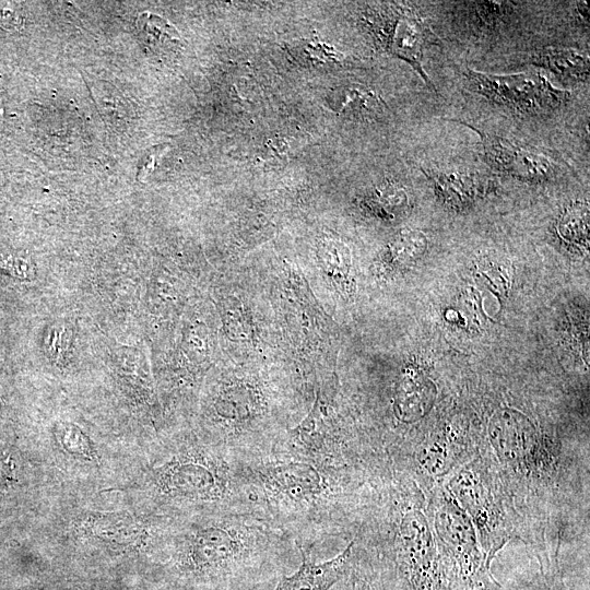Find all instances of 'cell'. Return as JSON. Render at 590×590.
<instances>
[{
	"label": "cell",
	"mask_w": 590,
	"mask_h": 590,
	"mask_svg": "<svg viewBox=\"0 0 590 590\" xmlns=\"http://www.w3.org/2000/svg\"><path fill=\"white\" fill-rule=\"evenodd\" d=\"M475 131L482 141V158L498 172L530 182L551 179L557 172L553 160L536 148Z\"/></svg>",
	"instance_id": "8"
},
{
	"label": "cell",
	"mask_w": 590,
	"mask_h": 590,
	"mask_svg": "<svg viewBox=\"0 0 590 590\" xmlns=\"http://www.w3.org/2000/svg\"><path fill=\"white\" fill-rule=\"evenodd\" d=\"M138 38L143 48L155 55L170 54L181 45L177 30L165 19L144 12L135 23Z\"/></svg>",
	"instance_id": "14"
},
{
	"label": "cell",
	"mask_w": 590,
	"mask_h": 590,
	"mask_svg": "<svg viewBox=\"0 0 590 590\" xmlns=\"http://www.w3.org/2000/svg\"><path fill=\"white\" fill-rule=\"evenodd\" d=\"M318 256L331 276L345 274L346 267L349 268V258L342 244L326 239L318 247Z\"/></svg>",
	"instance_id": "17"
},
{
	"label": "cell",
	"mask_w": 590,
	"mask_h": 590,
	"mask_svg": "<svg viewBox=\"0 0 590 590\" xmlns=\"http://www.w3.org/2000/svg\"><path fill=\"white\" fill-rule=\"evenodd\" d=\"M370 26L386 49L410 63L424 82L434 88L422 67V60L424 50L436 40L418 13L410 7L389 5L370 20Z\"/></svg>",
	"instance_id": "6"
},
{
	"label": "cell",
	"mask_w": 590,
	"mask_h": 590,
	"mask_svg": "<svg viewBox=\"0 0 590 590\" xmlns=\"http://www.w3.org/2000/svg\"><path fill=\"white\" fill-rule=\"evenodd\" d=\"M429 527L420 511L408 514L401 527L397 566L403 590H448Z\"/></svg>",
	"instance_id": "4"
},
{
	"label": "cell",
	"mask_w": 590,
	"mask_h": 590,
	"mask_svg": "<svg viewBox=\"0 0 590 590\" xmlns=\"http://www.w3.org/2000/svg\"><path fill=\"white\" fill-rule=\"evenodd\" d=\"M34 590H92V588H87V587L79 588V587L66 586V587H57V588L37 587Z\"/></svg>",
	"instance_id": "21"
},
{
	"label": "cell",
	"mask_w": 590,
	"mask_h": 590,
	"mask_svg": "<svg viewBox=\"0 0 590 590\" xmlns=\"http://www.w3.org/2000/svg\"><path fill=\"white\" fill-rule=\"evenodd\" d=\"M83 526L92 538L113 545H134L143 538V528L128 512H92Z\"/></svg>",
	"instance_id": "10"
},
{
	"label": "cell",
	"mask_w": 590,
	"mask_h": 590,
	"mask_svg": "<svg viewBox=\"0 0 590 590\" xmlns=\"http://www.w3.org/2000/svg\"><path fill=\"white\" fill-rule=\"evenodd\" d=\"M449 492L472 521L488 565L509 539L507 511L496 483L481 462L463 467Z\"/></svg>",
	"instance_id": "2"
},
{
	"label": "cell",
	"mask_w": 590,
	"mask_h": 590,
	"mask_svg": "<svg viewBox=\"0 0 590 590\" xmlns=\"http://www.w3.org/2000/svg\"><path fill=\"white\" fill-rule=\"evenodd\" d=\"M471 86L491 102L522 114H544L566 104L570 94L555 87L539 71L495 75L467 70Z\"/></svg>",
	"instance_id": "3"
},
{
	"label": "cell",
	"mask_w": 590,
	"mask_h": 590,
	"mask_svg": "<svg viewBox=\"0 0 590 590\" xmlns=\"http://www.w3.org/2000/svg\"><path fill=\"white\" fill-rule=\"evenodd\" d=\"M436 194L452 208L462 209L475 201L486 187L482 177L462 172L429 170Z\"/></svg>",
	"instance_id": "11"
},
{
	"label": "cell",
	"mask_w": 590,
	"mask_h": 590,
	"mask_svg": "<svg viewBox=\"0 0 590 590\" xmlns=\"http://www.w3.org/2000/svg\"><path fill=\"white\" fill-rule=\"evenodd\" d=\"M347 590H382V588L371 579L357 577L352 579Z\"/></svg>",
	"instance_id": "19"
},
{
	"label": "cell",
	"mask_w": 590,
	"mask_h": 590,
	"mask_svg": "<svg viewBox=\"0 0 590 590\" xmlns=\"http://www.w3.org/2000/svg\"><path fill=\"white\" fill-rule=\"evenodd\" d=\"M260 486L268 497L292 506H304L323 495L327 483L312 463L272 462L257 471Z\"/></svg>",
	"instance_id": "7"
},
{
	"label": "cell",
	"mask_w": 590,
	"mask_h": 590,
	"mask_svg": "<svg viewBox=\"0 0 590 590\" xmlns=\"http://www.w3.org/2000/svg\"><path fill=\"white\" fill-rule=\"evenodd\" d=\"M531 62L567 80H589V58L571 48L544 47L533 54Z\"/></svg>",
	"instance_id": "13"
},
{
	"label": "cell",
	"mask_w": 590,
	"mask_h": 590,
	"mask_svg": "<svg viewBox=\"0 0 590 590\" xmlns=\"http://www.w3.org/2000/svg\"><path fill=\"white\" fill-rule=\"evenodd\" d=\"M331 104L338 114L363 120L378 118L386 110L382 98L373 90L359 84L338 88L332 95Z\"/></svg>",
	"instance_id": "12"
},
{
	"label": "cell",
	"mask_w": 590,
	"mask_h": 590,
	"mask_svg": "<svg viewBox=\"0 0 590 590\" xmlns=\"http://www.w3.org/2000/svg\"><path fill=\"white\" fill-rule=\"evenodd\" d=\"M161 489L174 497L217 500L228 493L224 464L199 452L181 453L157 471Z\"/></svg>",
	"instance_id": "5"
},
{
	"label": "cell",
	"mask_w": 590,
	"mask_h": 590,
	"mask_svg": "<svg viewBox=\"0 0 590 590\" xmlns=\"http://www.w3.org/2000/svg\"><path fill=\"white\" fill-rule=\"evenodd\" d=\"M515 3L506 1H469L462 5V16L473 31L491 33L507 22Z\"/></svg>",
	"instance_id": "15"
},
{
	"label": "cell",
	"mask_w": 590,
	"mask_h": 590,
	"mask_svg": "<svg viewBox=\"0 0 590 590\" xmlns=\"http://www.w3.org/2000/svg\"><path fill=\"white\" fill-rule=\"evenodd\" d=\"M350 544L331 559L317 563L302 550V562L291 575L283 577L272 590H332L349 570Z\"/></svg>",
	"instance_id": "9"
},
{
	"label": "cell",
	"mask_w": 590,
	"mask_h": 590,
	"mask_svg": "<svg viewBox=\"0 0 590 590\" xmlns=\"http://www.w3.org/2000/svg\"><path fill=\"white\" fill-rule=\"evenodd\" d=\"M376 214L393 217L394 212H401L408 204L404 189L393 182H386L374 189L365 202Z\"/></svg>",
	"instance_id": "16"
},
{
	"label": "cell",
	"mask_w": 590,
	"mask_h": 590,
	"mask_svg": "<svg viewBox=\"0 0 590 590\" xmlns=\"http://www.w3.org/2000/svg\"><path fill=\"white\" fill-rule=\"evenodd\" d=\"M577 10L579 12V15L582 17V20L588 25L589 24V7H588V3L585 2V1L579 2L578 5H577Z\"/></svg>",
	"instance_id": "20"
},
{
	"label": "cell",
	"mask_w": 590,
	"mask_h": 590,
	"mask_svg": "<svg viewBox=\"0 0 590 590\" xmlns=\"http://www.w3.org/2000/svg\"><path fill=\"white\" fill-rule=\"evenodd\" d=\"M562 234L566 238L588 237V212L585 208L574 206L563 216L559 225Z\"/></svg>",
	"instance_id": "18"
},
{
	"label": "cell",
	"mask_w": 590,
	"mask_h": 590,
	"mask_svg": "<svg viewBox=\"0 0 590 590\" xmlns=\"http://www.w3.org/2000/svg\"><path fill=\"white\" fill-rule=\"evenodd\" d=\"M430 514L448 590H503L491 573L472 521L449 491L436 494Z\"/></svg>",
	"instance_id": "1"
}]
</instances>
